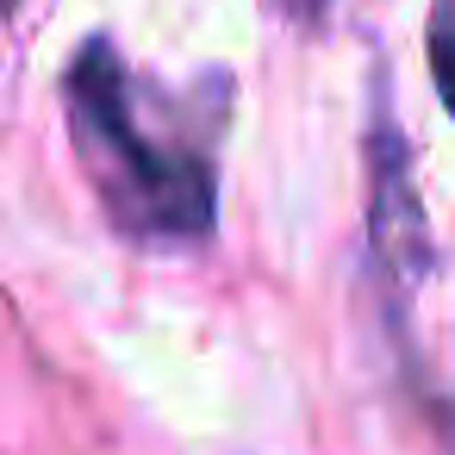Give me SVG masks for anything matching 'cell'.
<instances>
[{
  "label": "cell",
  "instance_id": "6da1fadb",
  "mask_svg": "<svg viewBox=\"0 0 455 455\" xmlns=\"http://www.w3.org/2000/svg\"><path fill=\"white\" fill-rule=\"evenodd\" d=\"M69 100H76V125L94 150H107L119 169L107 175L113 194H125L138 206L144 225L175 231V237H200L212 225V175L194 156L175 150H150L138 119H132V94L119 76V57L107 44H88L69 69Z\"/></svg>",
  "mask_w": 455,
  "mask_h": 455
},
{
  "label": "cell",
  "instance_id": "7a4b0ae2",
  "mask_svg": "<svg viewBox=\"0 0 455 455\" xmlns=\"http://www.w3.org/2000/svg\"><path fill=\"white\" fill-rule=\"evenodd\" d=\"M430 69H436V94L455 113V0H436L430 13Z\"/></svg>",
  "mask_w": 455,
  "mask_h": 455
}]
</instances>
